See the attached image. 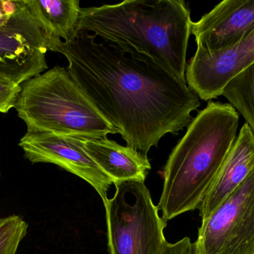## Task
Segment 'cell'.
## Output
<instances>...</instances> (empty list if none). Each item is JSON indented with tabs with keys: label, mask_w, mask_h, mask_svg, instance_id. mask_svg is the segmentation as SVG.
Segmentation results:
<instances>
[{
	"label": "cell",
	"mask_w": 254,
	"mask_h": 254,
	"mask_svg": "<svg viewBox=\"0 0 254 254\" xmlns=\"http://www.w3.org/2000/svg\"><path fill=\"white\" fill-rule=\"evenodd\" d=\"M79 31L63 42L69 74L127 146L147 155L166 134H178L192 121L200 98L170 72L115 45L97 43Z\"/></svg>",
	"instance_id": "cell-1"
},
{
	"label": "cell",
	"mask_w": 254,
	"mask_h": 254,
	"mask_svg": "<svg viewBox=\"0 0 254 254\" xmlns=\"http://www.w3.org/2000/svg\"><path fill=\"white\" fill-rule=\"evenodd\" d=\"M192 21L182 0H127L82 7L77 32L146 58L186 82L187 52Z\"/></svg>",
	"instance_id": "cell-2"
},
{
	"label": "cell",
	"mask_w": 254,
	"mask_h": 254,
	"mask_svg": "<svg viewBox=\"0 0 254 254\" xmlns=\"http://www.w3.org/2000/svg\"><path fill=\"white\" fill-rule=\"evenodd\" d=\"M239 122L231 104L209 101L188 125L164 170L157 207L166 222L199 208L237 140Z\"/></svg>",
	"instance_id": "cell-3"
},
{
	"label": "cell",
	"mask_w": 254,
	"mask_h": 254,
	"mask_svg": "<svg viewBox=\"0 0 254 254\" xmlns=\"http://www.w3.org/2000/svg\"><path fill=\"white\" fill-rule=\"evenodd\" d=\"M15 109L28 132L82 140L117 134L67 69L59 66L24 82Z\"/></svg>",
	"instance_id": "cell-4"
},
{
	"label": "cell",
	"mask_w": 254,
	"mask_h": 254,
	"mask_svg": "<svg viewBox=\"0 0 254 254\" xmlns=\"http://www.w3.org/2000/svg\"><path fill=\"white\" fill-rule=\"evenodd\" d=\"M116 193L104 201L110 254H162L167 222L160 217L143 182L115 184Z\"/></svg>",
	"instance_id": "cell-5"
},
{
	"label": "cell",
	"mask_w": 254,
	"mask_h": 254,
	"mask_svg": "<svg viewBox=\"0 0 254 254\" xmlns=\"http://www.w3.org/2000/svg\"><path fill=\"white\" fill-rule=\"evenodd\" d=\"M62 43L45 28L26 0H18L16 10L0 28V76L22 85L47 70L46 52L60 53Z\"/></svg>",
	"instance_id": "cell-6"
},
{
	"label": "cell",
	"mask_w": 254,
	"mask_h": 254,
	"mask_svg": "<svg viewBox=\"0 0 254 254\" xmlns=\"http://www.w3.org/2000/svg\"><path fill=\"white\" fill-rule=\"evenodd\" d=\"M195 254H254V169L198 230Z\"/></svg>",
	"instance_id": "cell-7"
},
{
	"label": "cell",
	"mask_w": 254,
	"mask_h": 254,
	"mask_svg": "<svg viewBox=\"0 0 254 254\" xmlns=\"http://www.w3.org/2000/svg\"><path fill=\"white\" fill-rule=\"evenodd\" d=\"M19 146L32 164H55L89 183L103 201L108 198L113 180L86 152L82 139L47 131H27Z\"/></svg>",
	"instance_id": "cell-8"
},
{
	"label": "cell",
	"mask_w": 254,
	"mask_h": 254,
	"mask_svg": "<svg viewBox=\"0 0 254 254\" xmlns=\"http://www.w3.org/2000/svg\"><path fill=\"white\" fill-rule=\"evenodd\" d=\"M254 64V28L231 46L210 51L197 46L187 64L188 87L200 99L211 101L222 95L228 84Z\"/></svg>",
	"instance_id": "cell-9"
},
{
	"label": "cell",
	"mask_w": 254,
	"mask_h": 254,
	"mask_svg": "<svg viewBox=\"0 0 254 254\" xmlns=\"http://www.w3.org/2000/svg\"><path fill=\"white\" fill-rule=\"evenodd\" d=\"M254 28V0H225L197 22L191 34L197 46L210 51L234 44Z\"/></svg>",
	"instance_id": "cell-10"
},
{
	"label": "cell",
	"mask_w": 254,
	"mask_h": 254,
	"mask_svg": "<svg viewBox=\"0 0 254 254\" xmlns=\"http://www.w3.org/2000/svg\"><path fill=\"white\" fill-rule=\"evenodd\" d=\"M254 169V134L247 123L242 127L211 189L200 206L201 222L246 180Z\"/></svg>",
	"instance_id": "cell-11"
},
{
	"label": "cell",
	"mask_w": 254,
	"mask_h": 254,
	"mask_svg": "<svg viewBox=\"0 0 254 254\" xmlns=\"http://www.w3.org/2000/svg\"><path fill=\"white\" fill-rule=\"evenodd\" d=\"M86 152L114 184L126 181L144 183L151 169L146 155L107 137L83 140Z\"/></svg>",
	"instance_id": "cell-12"
},
{
	"label": "cell",
	"mask_w": 254,
	"mask_h": 254,
	"mask_svg": "<svg viewBox=\"0 0 254 254\" xmlns=\"http://www.w3.org/2000/svg\"><path fill=\"white\" fill-rule=\"evenodd\" d=\"M33 13L55 37L70 42L77 36L79 0H26Z\"/></svg>",
	"instance_id": "cell-13"
},
{
	"label": "cell",
	"mask_w": 254,
	"mask_h": 254,
	"mask_svg": "<svg viewBox=\"0 0 254 254\" xmlns=\"http://www.w3.org/2000/svg\"><path fill=\"white\" fill-rule=\"evenodd\" d=\"M222 95L243 115L254 134V64L234 78Z\"/></svg>",
	"instance_id": "cell-14"
},
{
	"label": "cell",
	"mask_w": 254,
	"mask_h": 254,
	"mask_svg": "<svg viewBox=\"0 0 254 254\" xmlns=\"http://www.w3.org/2000/svg\"><path fill=\"white\" fill-rule=\"evenodd\" d=\"M28 225L20 216L0 219V254H16Z\"/></svg>",
	"instance_id": "cell-15"
},
{
	"label": "cell",
	"mask_w": 254,
	"mask_h": 254,
	"mask_svg": "<svg viewBox=\"0 0 254 254\" xmlns=\"http://www.w3.org/2000/svg\"><path fill=\"white\" fill-rule=\"evenodd\" d=\"M21 91L22 85L0 76V113H7L15 107Z\"/></svg>",
	"instance_id": "cell-16"
},
{
	"label": "cell",
	"mask_w": 254,
	"mask_h": 254,
	"mask_svg": "<svg viewBox=\"0 0 254 254\" xmlns=\"http://www.w3.org/2000/svg\"><path fill=\"white\" fill-rule=\"evenodd\" d=\"M162 254H195V245L189 237H185L174 244L167 242Z\"/></svg>",
	"instance_id": "cell-17"
},
{
	"label": "cell",
	"mask_w": 254,
	"mask_h": 254,
	"mask_svg": "<svg viewBox=\"0 0 254 254\" xmlns=\"http://www.w3.org/2000/svg\"><path fill=\"white\" fill-rule=\"evenodd\" d=\"M18 0L16 1H1L0 0V28L10 19L17 7Z\"/></svg>",
	"instance_id": "cell-18"
},
{
	"label": "cell",
	"mask_w": 254,
	"mask_h": 254,
	"mask_svg": "<svg viewBox=\"0 0 254 254\" xmlns=\"http://www.w3.org/2000/svg\"><path fill=\"white\" fill-rule=\"evenodd\" d=\"M0 176H1V173H0Z\"/></svg>",
	"instance_id": "cell-19"
}]
</instances>
